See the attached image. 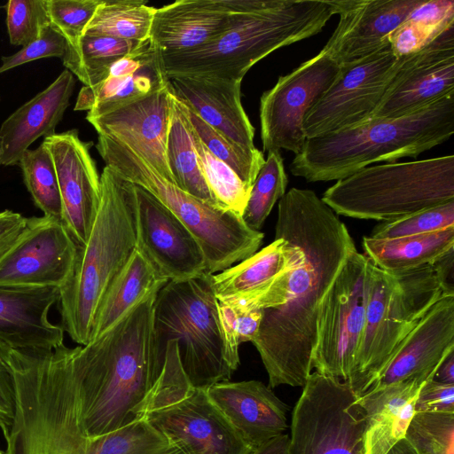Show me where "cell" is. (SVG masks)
Returning a JSON list of instances; mask_svg holds the SVG:
<instances>
[{"label": "cell", "instance_id": "51", "mask_svg": "<svg viewBox=\"0 0 454 454\" xmlns=\"http://www.w3.org/2000/svg\"><path fill=\"white\" fill-rule=\"evenodd\" d=\"M289 436L279 434L254 448L249 454H288Z\"/></svg>", "mask_w": 454, "mask_h": 454}, {"label": "cell", "instance_id": "20", "mask_svg": "<svg viewBox=\"0 0 454 454\" xmlns=\"http://www.w3.org/2000/svg\"><path fill=\"white\" fill-rule=\"evenodd\" d=\"M172 97L169 83L149 97L106 114L86 116V120L98 136L127 145L161 176L175 184L166 156Z\"/></svg>", "mask_w": 454, "mask_h": 454}, {"label": "cell", "instance_id": "18", "mask_svg": "<svg viewBox=\"0 0 454 454\" xmlns=\"http://www.w3.org/2000/svg\"><path fill=\"white\" fill-rule=\"evenodd\" d=\"M55 166L62 203V222L78 247L93 227L101 198L100 176L90 155L91 142L79 137L77 129L56 133L43 142Z\"/></svg>", "mask_w": 454, "mask_h": 454}, {"label": "cell", "instance_id": "41", "mask_svg": "<svg viewBox=\"0 0 454 454\" xmlns=\"http://www.w3.org/2000/svg\"><path fill=\"white\" fill-rule=\"evenodd\" d=\"M10 43L26 46L51 25L47 0H9L5 4Z\"/></svg>", "mask_w": 454, "mask_h": 454}, {"label": "cell", "instance_id": "32", "mask_svg": "<svg viewBox=\"0 0 454 454\" xmlns=\"http://www.w3.org/2000/svg\"><path fill=\"white\" fill-rule=\"evenodd\" d=\"M145 43L84 34L78 46L67 52L62 63L84 86H93L106 78L114 62Z\"/></svg>", "mask_w": 454, "mask_h": 454}, {"label": "cell", "instance_id": "6", "mask_svg": "<svg viewBox=\"0 0 454 454\" xmlns=\"http://www.w3.org/2000/svg\"><path fill=\"white\" fill-rule=\"evenodd\" d=\"M445 295L432 264L398 272L372 265L364 326L347 380L358 397L373 386L403 339Z\"/></svg>", "mask_w": 454, "mask_h": 454}, {"label": "cell", "instance_id": "4", "mask_svg": "<svg viewBox=\"0 0 454 454\" xmlns=\"http://www.w3.org/2000/svg\"><path fill=\"white\" fill-rule=\"evenodd\" d=\"M100 185L93 227L58 301L61 327L80 346L90 341L98 306L137 247L135 184L106 165Z\"/></svg>", "mask_w": 454, "mask_h": 454}, {"label": "cell", "instance_id": "37", "mask_svg": "<svg viewBox=\"0 0 454 454\" xmlns=\"http://www.w3.org/2000/svg\"><path fill=\"white\" fill-rule=\"evenodd\" d=\"M288 184L280 151H270L250 190L242 219L250 229L260 231Z\"/></svg>", "mask_w": 454, "mask_h": 454}, {"label": "cell", "instance_id": "23", "mask_svg": "<svg viewBox=\"0 0 454 454\" xmlns=\"http://www.w3.org/2000/svg\"><path fill=\"white\" fill-rule=\"evenodd\" d=\"M205 391L252 449L287 429L288 406L259 380L223 381Z\"/></svg>", "mask_w": 454, "mask_h": 454}, {"label": "cell", "instance_id": "14", "mask_svg": "<svg viewBox=\"0 0 454 454\" xmlns=\"http://www.w3.org/2000/svg\"><path fill=\"white\" fill-rule=\"evenodd\" d=\"M135 192L137 249L168 281L207 273L205 254L191 231L148 191L135 184Z\"/></svg>", "mask_w": 454, "mask_h": 454}, {"label": "cell", "instance_id": "33", "mask_svg": "<svg viewBox=\"0 0 454 454\" xmlns=\"http://www.w3.org/2000/svg\"><path fill=\"white\" fill-rule=\"evenodd\" d=\"M178 451L144 419L106 434L82 439L62 454H176Z\"/></svg>", "mask_w": 454, "mask_h": 454}, {"label": "cell", "instance_id": "54", "mask_svg": "<svg viewBox=\"0 0 454 454\" xmlns=\"http://www.w3.org/2000/svg\"><path fill=\"white\" fill-rule=\"evenodd\" d=\"M0 454H5L4 451L0 450Z\"/></svg>", "mask_w": 454, "mask_h": 454}, {"label": "cell", "instance_id": "24", "mask_svg": "<svg viewBox=\"0 0 454 454\" xmlns=\"http://www.w3.org/2000/svg\"><path fill=\"white\" fill-rule=\"evenodd\" d=\"M59 289L0 286V347L53 350L64 344V330L49 320Z\"/></svg>", "mask_w": 454, "mask_h": 454}, {"label": "cell", "instance_id": "49", "mask_svg": "<svg viewBox=\"0 0 454 454\" xmlns=\"http://www.w3.org/2000/svg\"><path fill=\"white\" fill-rule=\"evenodd\" d=\"M233 308L236 311L235 331L239 343L253 342L258 335L263 309L245 310Z\"/></svg>", "mask_w": 454, "mask_h": 454}, {"label": "cell", "instance_id": "9", "mask_svg": "<svg viewBox=\"0 0 454 454\" xmlns=\"http://www.w3.org/2000/svg\"><path fill=\"white\" fill-rule=\"evenodd\" d=\"M302 387L288 454H365V418L349 383L315 371Z\"/></svg>", "mask_w": 454, "mask_h": 454}, {"label": "cell", "instance_id": "28", "mask_svg": "<svg viewBox=\"0 0 454 454\" xmlns=\"http://www.w3.org/2000/svg\"><path fill=\"white\" fill-rule=\"evenodd\" d=\"M422 385L407 380L373 387L357 398L365 418V454H386L404 438Z\"/></svg>", "mask_w": 454, "mask_h": 454}, {"label": "cell", "instance_id": "17", "mask_svg": "<svg viewBox=\"0 0 454 454\" xmlns=\"http://www.w3.org/2000/svg\"><path fill=\"white\" fill-rule=\"evenodd\" d=\"M298 254L299 248L293 241L275 239L238 264L212 274L217 301L245 310L282 305Z\"/></svg>", "mask_w": 454, "mask_h": 454}, {"label": "cell", "instance_id": "2", "mask_svg": "<svg viewBox=\"0 0 454 454\" xmlns=\"http://www.w3.org/2000/svg\"><path fill=\"white\" fill-rule=\"evenodd\" d=\"M229 27L206 44L161 53L168 78L207 76L241 81L272 51L322 31L336 0H233Z\"/></svg>", "mask_w": 454, "mask_h": 454}, {"label": "cell", "instance_id": "45", "mask_svg": "<svg viewBox=\"0 0 454 454\" xmlns=\"http://www.w3.org/2000/svg\"><path fill=\"white\" fill-rule=\"evenodd\" d=\"M414 410L415 413H454V385L427 380L419 391Z\"/></svg>", "mask_w": 454, "mask_h": 454}, {"label": "cell", "instance_id": "44", "mask_svg": "<svg viewBox=\"0 0 454 454\" xmlns=\"http://www.w3.org/2000/svg\"><path fill=\"white\" fill-rule=\"evenodd\" d=\"M441 34L419 22L406 20L389 35V45L397 57H404L424 49Z\"/></svg>", "mask_w": 454, "mask_h": 454}, {"label": "cell", "instance_id": "8", "mask_svg": "<svg viewBox=\"0 0 454 454\" xmlns=\"http://www.w3.org/2000/svg\"><path fill=\"white\" fill-rule=\"evenodd\" d=\"M211 276L207 272L186 281H168L154 301L153 327L158 345L166 352L168 341L177 340L183 370L196 388L229 381L234 372L225 360Z\"/></svg>", "mask_w": 454, "mask_h": 454}, {"label": "cell", "instance_id": "40", "mask_svg": "<svg viewBox=\"0 0 454 454\" xmlns=\"http://www.w3.org/2000/svg\"><path fill=\"white\" fill-rule=\"evenodd\" d=\"M454 227V200L377 224L370 237L394 239L436 232Z\"/></svg>", "mask_w": 454, "mask_h": 454}, {"label": "cell", "instance_id": "36", "mask_svg": "<svg viewBox=\"0 0 454 454\" xmlns=\"http://www.w3.org/2000/svg\"><path fill=\"white\" fill-rule=\"evenodd\" d=\"M191 130L202 175L215 204L242 217L251 188L207 150L192 127Z\"/></svg>", "mask_w": 454, "mask_h": 454}, {"label": "cell", "instance_id": "1", "mask_svg": "<svg viewBox=\"0 0 454 454\" xmlns=\"http://www.w3.org/2000/svg\"><path fill=\"white\" fill-rule=\"evenodd\" d=\"M275 239H290L299 254L285 302L263 309L252 343L270 388L303 387L313 369L321 304L356 247L344 223L314 191L295 187L279 200Z\"/></svg>", "mask_w": 454, "mask_h": 454}, {"label": "cell", "instance_id": "26", "mask_svg": "<svg viewBox=\"0 0 454 454\" xmlns=\"http://www.w3.org/2000/svg\"><path fill=\"white\" fill-rule=\"evenodd\" d=\"M233 0H178L155 9L150 41L161 53L199 48L227 29Z\"/></svg>", "mask_w": 454, "mask_h": 454}, {"label": "cell", "instance_id": "48", "mask_svg": "<svg viewBox=\"0 0 454 454\" xmlns=\"http://www.w3.org/2000/svg\"><path fill=\"white\" fill-rule=\"evenodd\" d=\"M27 219L9 209L0 212V258L18 239L27 224Z\"/></svg>", "mask_w": 454, "mask_h": 454}, {"label": "cell", "instance_id": "31", "mask_svg": "<svg viewBox=\"0 0 454 454\" xmlns=\"http://www.w3.org/2000/svg\"><path fill=\"white\" fill-rule=\"evenodd\" d=\"M166 156L174 183L177 187L206 203L217 207L200 167L184 105L174 93L167 136Z\"/></svg>", "mask_w": 454, "mask_h": 454}, {"label": "cell", "instance_id": "16", "mask_svg": "<svg viewBox=\"0 0 454 454\" xmlns=\"http://www.w3.org/2000/svg\"><path fill=\"white\" fill-rule=\"evenodd\" d=\"M145 419L183 454H249L252 451L205 388L150 411Z\"/></svg>", "mask_w": 454, "mask_h": 454}, {"label": "cell", "instance_id": "55", "mask_svg": "<svg viewBox=\"0 0 454 454\" xmlns=\"http://www.w3.org/2000/svg\"><path fill=\"white\" fill-rule=\"evenodd\" d=\"M176 454H183L181 451L176 452Z\"/></svg>", "mask_w": 454, "mask_h": 454}, {"label": "cell", "instance_id": "30", "mask_svg": "<svg viewBox=\"0 0 454 454\" xmlns=\"http://www.w3.org/2000/svg\"><path fill=\"white\" fill-rule=\"evenodd\" d=\"M362 245L364 255L375 267L388 272L405 271L433 264L454 248V227L394 239L364 236Z\"/></svg>", "mask_w": 454, "mask_h": 454}, {"label": "cell", "instance_id": "50", "mask_svg": "<svg viewBox=\"0 0 454 454\" xmlns=\"http://www.w3.org/2000/svg\"><path fill=\"white\" fill-rule=\"evenodd\" d=\"M432 265L444 293L454 295V248L449 250Z\"/></svg>", "mask_w": 454, "mask_h": 454}, {"label": "cell", "instance_id": "3", "mask_svg": "<svg viewBox=\"0 0 454 454\" xmlns=\"http://www.w3.org/2000/svg\"><path fill=\"white\" fill-rule=\"evenodd\" d=\"M454 133V94L396 118L307 138L289 168L308 182L340 180L372 163L415 158Z\"/></svg>", "mask_w": 454, "mask_h": 454}, {"label": "cell", "instance_id": "52", "mask_svg": "<svg viewBox=\"0 0 454 454\" xmlns=\"http://www.w3.org/2000/svg\"><path fill=\"white\" fill-rule=\"evenodd\" d=\"M433 379L442 383L454 385V350L445 356Z\"/></svg>", "mask_w": 454, "mask_h": 454}, {"label": "cell", "instance_id": "35", "mask_svg": "<svg viewBox=\"0 0 454 454\" xmlns=\"http://www.w3.org/2000/svg\"><path fill=\"white\" fill-rule=\"evenodd\" d=\"M18 165L35 206L43 212V215L62 222V203L57 174L46 145L42 143L35 149H27Z\"/></svg>", "mask_w": 454, "mask_h": 454}, {"label": "cell", "instance_id": "47", "mask_svg": "<svg viewBox=\"0 0 454 454\" xmlns=\"http://www.w3.org/2000/svg\"><path fill=\"white\" fill-rule=\"evenodd\" d=\"M7 348H0V429L4 439L12 427L15 411V387L11 369L5 360Z\"/></svg>", "mask_w": 454, "mask_h": 454}, {"label": "cell", "instance_id": "22", "mask_svg": "<svg viewBox=\"0 0 454 454\" xmlns=\"http://www.w3.org/2000/svg\"><path fill=\"white\" fill-rule=\"evenodd\" d=\"M452 350L454 295H445L429 309L403 339L372 387L407 380L423 384L434 378L440 364Z\"/></svg>", "mask_w": 454, "mask_h": 454}, {"label": "cell", "instance_id": "27", "mask_svg": "<svg viewBox=\"0 0 454 454\" xmlns=\"http://www.w3.org/2000/svg\"><path fill=\"white\" fill-rule=\"evenodd\" d=\"M75 85L65 69L43 90L20 106L0 127V168L18 165L23 153L39 137H51L61 121Z\"/></svg>", "mask_w": 454, "mask_h": 454}, {"label": "cell", "instance_id": "10", "mask_svg": "<svg viewBox=\"0 0 454 454\" xmlns=\"http://www.w3.org/2000/svg\"><path fill=\"white\" fill-rule=\"evenodd\" d=\"M372 264L357 251L348 257L320 308L312 356L316 372L348 380L364 326Z\"/></svg>", "mask_w": 454, "mask_h": 454}, {"label": "cell", "instance_id": "29", "mask_svg": "<svg viewBox=\"0 0 454 454\" xmlns=\"http://www.w3.org/2000/svg\"><path fill=\"white\" fill-rule=\"evenodd\" d=\"M168 282L136 247L98 306L90 341L110 330L135 306L158 293Z\"/></svg>", "mask_w": 454, "mask_h": 454}, {"label": "cell", "instance_id": "5", "mask_svg": "<svg viewBox=\"0 0 454 454\" xmlns=\"http://www.w3.org/2000/svg\"><path fill=\"white\" fill-rule=\"evenodd\" d=\"M321 199L337 215L401 218L454 200V156L365 167L338 180Z\"/></svg>", "mask_w": 454, "mask_h": 454}, {"label": "cell", "instance_id": "11", "mask_svg": "<svg viewBox=\"0 0 454 454\" xmlns=\"http://www.w3.org/2000/svg\"><path fill=\"white\" fill-rule=\"evenodd\" d=\"M403 59L387 45L359 62L340 67L333 82L305 116L306 137L338 132L370 120Z\"/></svg>", "mask_w": 454, "mask_h": 454}, {"label": "cell", "instance_id": "38", "mask_svg": "<svg viewBox=\"0 0 454 454\" xmlns=\"http://www.w3.org/2000/svg\"><path fill=\"white\" fill-rule=\"evenodd\" d=\"M184 108L192 129L207 150L227 164L251 188L265 161L263 153L258 149L247 151L242 148L215 130L185 105Z\"/></svg>", "mask_w": 454, "mask_h": 454}, {"label": "cell", "instance_id": "34", "mask_svg": "<svg viewBox=\"0 0 454 454\" xmlns=\"http://www.w3.org/2000/svg\"><path fill=\"white\" fill-rule=\"evenodd\" d=\"M155 9L145 0H102L84 34L146 42Z\"/></svg>", "mask_w": 454, "mask_h": 454}, {"label": "cell", "instance_id": "53", "mask_svg": "<svg viewBox=\"0 0 454 454\" xmlns=\"http://www.w3.org/2000/svg\"><path fill=\"white\" fill-rule=\"evenodd\" d=\"M386 454H417L410 442L403 438L398 441Z\"/></svg>", "mask_w": 454, "mask_h": 454}, {"label": "cell", "instance_id": "21", "mask_svg": "<svg viewBox=\"0 0 454 454\" xmlns=\"http://www.w3.org/2000/svg\"><path fill=\"white\" fill-rule=\"evenodd\" d=\"M168 85L161 51L148 40L114 62L101 82L83 86L74 110L88 111L89 117L106 114Z\"/></svg>", "mask_w": 454, "mask_h": 454}, {"label": "cell", "instance_id": "7", "mask_svg": "<svg viewBox=\"0 0 454 454\" xmlns=\"http://www.w3.org/2000/svg\"><path fill=\"white\" fill-rule=\"evenodd\" d=\"M96 148L106 166L148 191L191 231L205 254L207 273H218L258 251L264 234L247 226L241 216L181 190L121 142L98 136Z\"/></svg>", "mask_w": 454, "mask_h": 454}, {"label": "cell", "instance_id": "25", "mask_svg": "<svg viewBox=\"0 0 454 454\" xmlns=\"http://www.w3.org/2000/svg\"><path fill=\"white\" fill-rule=\"evenodd\" d=\"M168 79L174 95L215 130L247 151L257 149L254 126L241 103V81L207 76Z\"/></svg>", "mask_w": 454, "mask_h": 454}, {"label": "cell", "instance_id": "39", "mask_svg": "<svg viewBox=\"0 0 454 454\" xmlns=\"http://www.w3.org/2000/svg\"><path fill=\"white\" fill-rule=\"evenodd\" d=\"M404 438L417 454H454V413L417 412Z\"/></svg>", "mask_w": 454, "mask_h": 454}, {"label": "cell", "instance_id": "13", "mask_svg": "<svg viewBox=\"0 0 454 454\" xmlns=\"http://www.w3.org/2000/svg\"><path fill=\"white\" fill-rule=\"evenodd\" d=\"M77 249L61 221L45 215L27 218L18 239L0 258V286L61 289L71 276Z\"/></svg>", "mask_w": 454, "mask_h": 454}, {"label": "cell", "instance_id": "19", "mask_svg": "<svg viewBox=\"0 0 454 454\" xmlns=\"http://www.w3.org/2000/svg\"><path fill=\"white\" fill-rule=\"evenodd\" d=\"M423 0H336L338 25L322 51L340 67L389 45L391 33Z\"/></svg>", "mask_w": 454, "mask_h": 454}, {"label": "cell", "instance_id": "42", "mask_svg": "<svg viewBox=\"0 0 454 454\" xmlns=\"http://www.w3.org/2000/svg\"><path fill=\"white\" fill-rule=\"evenodd\" d=\"M102 0H47L51 25L74 50ZM67 54V53H66Z\"/></svg>", "mask_w": 454, "mask_h": 454}, {"label": "cell", "instance_id": "12", "mask_svg": "<svg viewBox=\"0 0 454 454\" xmlns=\"http://www.w3.org/2000/svg\"><path fill=\"white\" fill-rule=\"evenodd\" d=\"M340 71V67L321 50L262 93L259 116L263 151L285 149L298 154L302 150L307 139L305 116Z\"/></svg>", "mask_w": 454, "mask_h": 454}, {"label": "cell", "instance_id": "46", "mask_svg": "<svg viewBox=\"0 0 454 454\" xmlns=\"http://www.w3.org/2000/svg\"><path fill=\"white\" fill-rule=\"evenodd\" d=\"M408 20L427 26L439 34L454 27V1L423 0L408 16Z\"/></svg>", "mask_w": 454, "mask_h": 454}, {"label": "cell", "instance_id": "43", "mask_svg": "<svg viewBox=\"0 0 454 454\" xmlns=\"http://www.w3.org/2000/svg\"><path fill=\"white\" fill-rule=\"evenodd\" d=\"M67 51L68 43L66 38L50 25L36 39L21 50L12 55L3 57L0 74L40 59L56 57L62 59Z\"/></svg>", "mask_w": 454, "mask_h": 454}, {"label": "cell", "instance_id": "15", "mask_svg": "<svg viewBox=\"0 0 454 454\" xmlns=\"http://www.w3.org/2000/svg\"><path fill=\"white\" fill-rule=\"evenodd\" d=\"M450 94H454V27L424 49L403 57L370 120L407 115Z\"/></svg>", "mask_w": 454, "mask_h": 454}]
</instances>
